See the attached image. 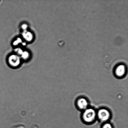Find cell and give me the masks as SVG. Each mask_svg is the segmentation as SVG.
Instances as JSON below:
<instances>
[{"label":"cell","instance_id":"1","mask_svg":"<svg viewBox=\"0 0 128 128\" xmlns=\"http://www.w3.org/2000/svg\"><path fill=\"white\" fill-rule=\"evenodd\" d=\"M96 116V112L92 108H88L84 110L82 117L84 122L90 124L94 121Z\"/></svg>","mask_w":128,"mask_h":128},{"label":"cell","instance_id":"3","mask_svg":"<svg viewBox=\"0 0 128 128\" xmlns=\"http://www.w3.org/2000/svg\"><path fill=\"white\" fill-rule=\"evenodd\" d=\"M76 104L79 109L84 111L88 108L89 102L86 98L81 97L78 99L76 101Z\"/></svg>","mask_w":128,"mask_h":128},{"label":"cell","instance_id":"5","mask_svg":"<svg viewBox=\"0 0 128 128\" xmlns=\"http://www.w3.org/2000/svg\"><path fill=\"white\" fill-rule=\"evenodd\" d=\"M102 128H113L112 125L110 123H105L102 125Z\"/></svg>","mask_w":128,"mask_h":128},{"label":"cell","instance_id":"2","mask_svg":"<svg viewBox=\"0 0 128 128\" xmlns=\"http://www.w3.org/2000/svg\"><path fill=\"white\" fill-rule=\"evenodd\" d=\"M96 116L100 121L105 122L110 120L111 113L107 109L102 108L96 112Z\"/></svg>","mask_w":128,"mask_h":128},{"label":"cell","instance_id":"4","mask_svg":"<svg viewBox=\"0 0 128 128\" xmlns=\"http://www.w3.org/2000/svg\"><path fill=\"white\" fill-rule=\"evenodd\" d=\"M126 72V68L124 65H119L116 68L115 73L116 76L118 77H122Z\"/></svg>","mask_w":128,"mask_h":128}]
</instances>
